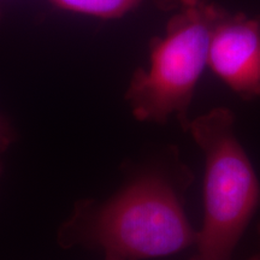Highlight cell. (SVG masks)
Masks as SVG:
<instances>
[{"instance_id":"6da1fadb","label":"cell","mask_w":260,"mask_h":260,"mask_svg":"<svg viewBox=\"0 0 260 260\" xmlns=\"http://www.w3.org/2000/svg\"><path fill=\"white\" fill-rule=\"evenodd\" d=\"M184 168H149L105 201L75 204L57 234L65 249L84 247L125 260L177 254L195 246L198 232L184 212Z\"/></svg>"},{"instance_id":"7a4b0ae2","label":"cell","mask_w":260,"mask_h":260,"mask_svg":"<svg viewBox=\"0 0 260 260\" xmlns=\"http://www.w3.org/2000/svg\"><path fill=\"white\" fill-rule=\"evenodd\" d=\"M187 132L205 155L204 220L189 260H233L260 203V184L224 107L190 121Z\"/></svg>"},{"instance_id":"3957f363","label":"cell","mask_w":260,"mask_h":260,"mask_svg":"<svg viewBox=\"0 0 260 260\" xmlns=\"http://www.w3.org/2000/svg\"><path fill=\"white\" fill-rule=\"evenodd\" d=\"M216 18L211 6L190 0L165 37L152 42L148 69L136 71L125 95L136 119L162 124L175 116L187 132L188 109L209 64Z\"/></svg>"},{"instance_id":"277c9868","label":"cell","mask_w":260,"mask_h":260,"mask_svg":"<svg viewBox=\"0 0 260 260\" xmlns=\"http://www.w3.org/2000/svg\"><path fill=\"white\" fill-rule=\"evenodd\" d=\"M209 64L242 98L260 96V22L217 21L211 37Z\"/></svg>"},{"instance_id":"5b68a950","label":"cell","mask_w":260,"mask_h":260,"mask_svg":"<svg viewBox=\"0 0 260 260\" xmlns=\"http://www.w3.org/2000/svg\"><path fill=\"white\" fill-rule=\"evenodd\" d=\"M50 2L68 11L102 18H111L122 16L144 0H50Z\"/></svg>"},{"instance_id":"8992f818","label":"cell","mask_w":260,"mask_h":260,"mask_svg":"<svg viewBox=\"0 0 260 260\" xmlns=\"http://www.w3.org/2000/svg\"><path fill=\"white\" fill-rule=\"evenodd\" d=\"M16 132L14 126L5 117L0 115V154H3L10 147V145L15 141Z\"/></svg>"},{"instance_id":"52a82bcc","label":"cell","mask_w":260,"mask_h":260,"mask_svg":"<svg viewBox=\"0 0 260 260\" xmlns=\"http://www.w3.org/2000/svg\"><path fill=\"white\" fill-rule=\"evenodd\" d=\"M256 232H258V237H259V247H258V251L255 252V254L252 255V258H254L255 260H260V224L256 226Z\"/></svg>"},{"instance_id":"ba28073f","label":"cell","mask_w":260,"mask_h":260,"mask_svg":"<svg viewBox=\"0 0 260 260\" xmlns=\"http://www.w3.org/2000/svg\"><path fill=\"white\" fill-rule=\"evenodd\" d=\"M104 260H125L123 258H119V256L111 255V254H104Z\"/></svg>"},{"instance_id":"9c48e42d","label":"cell","mask_w":260,"mask_h":260,"mask_svg":"<svg viewBox=\"0 0 260 260\" xmlns=\"http://www.w3.org/2000/svg\"><path fill=\"white\" fill-rule=\"evenodd\" d=\"M0 157H2V154H0ZM2 171H3V162H2V158H0V175H2Z\"/></svg>"},{"instance_id":"30bf717a","label":"cell","mask_w":260,"mask_h":260,"mask_svg":"<svg viewBox=\"0 0 260 260\" xmlns=\"http://www.w3.org/2000/svg\"><path fill=\"white\" fill-rule=\"evenodd\" d=\"M248 260H253V259H252V258H249V259H248Z\"/></svg>"}]
</instances>
